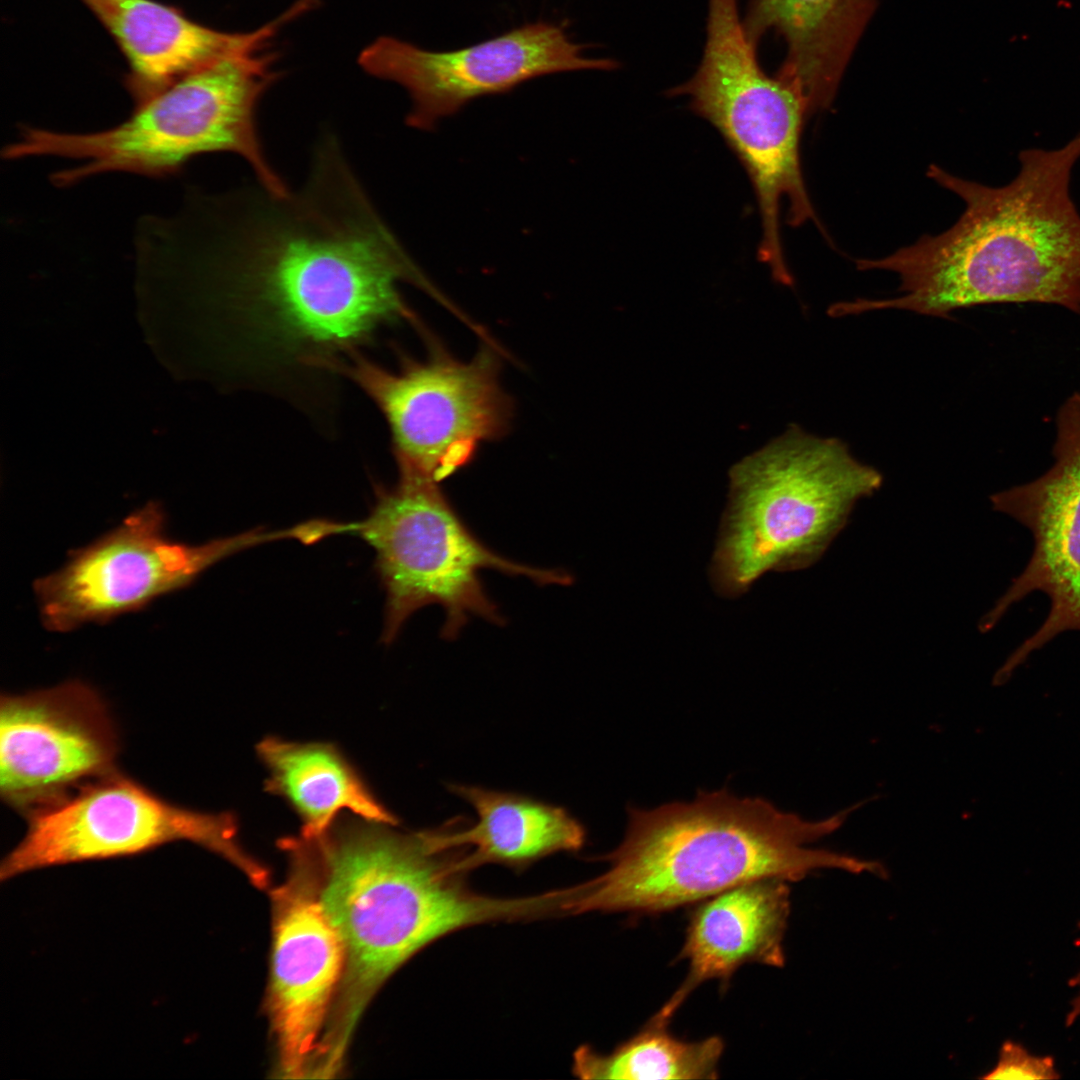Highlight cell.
Masks as SVG:
<instances>
[{"label":"cell","instance_id":"obj_1","mask_svg":"<svg viewBox=\"0 0 1080 1080\" xmlns=\"http://www.w3.org/2000/svg\"><path fill=\"white\" fill-rule=\"evenodd\" d=\"M152 243L163 265L196 277L228 314L247 386L294 399L380 328L416 321L401 282L431 287L331 135L298 191L191 190L158 217Z\"/></svg>","mask_w":1080,"mask_h":1080},{"label":"cell","instance_id":"obj_2","mask_svg":"<svg viewBox=\"0 0 1080 1080\" xmlns=\"http://www.w3.org/2000/svg\"><path fill=\"white\" fill-rule=\"evenodd\" d=\"M1080 133L1055 150L1019 153L1017 176L1001 187L959 178L937 165L928 176L965 203L948 230L925 235L878 259H857L861 271L886 270L900 295L847 301L848 315L903 309L951 318L958 308L1045 303L1080 312V214L1070 196Z\"/></svg>","mask_w":1080,"mask_h":1080},{"label":"cell","instance_id":"obj_3","mask_svg":"<svg viewBox=\"0 0 1080 1080\" xmlns=\"http://www.w3.org/2000/svg\"><path fill=\"white\" fill-rule=\"evenodd\" d=\"M362 817L337 818L316 833L279 841L313 880L345 950L342 1032L369 997L413 955L470 926L553 916L552 891L496 898L466 883L462 848L438 850L425 830Z\"/></svg>","mask_w":1080,"mask_h":1080},{"label":"cell","instance_id":"obj_4","mask_svg":"<svg viewBox=\"0 0 1080 1080\" xmlns=\"http://www.w3.org/2000/svg\"><path fill=\"white\" fill-rule=\"evenodd\" d=\"M861 803L806 820L760 797L727 790L689 802L631 808L608 868L574 886L570 914L658 913L759 879L800 881L819 869L883 876L874 861L807 847L838 830Z\"/></svg>","mask_w":1080,"mask_h":1080},{"label":"cell","instance_id":"obj_5","mask_svg":"<svg viewBox=\"0 0 1080 1080\" xmlns=\"http://www.w3.org/2000/svg\"><path fill=\"white\" fill-rule=\"evenodd\" d=\"M268 42H255L181 77L111 128L77 133L23 126L2 156L81 160L51 175L56 187L65 188L112 172L169 177L196 156L229 152L246 160L268 190L286 194L255 124L257 103L279 76Z\"/></svg>","mask_w":1080,"mask_h":1080},{"label":"cell","instance_id":"obj_6","mask_svg":"<svg viewBox=\"0 0 1080 1080\" xmlns=\"http://www.w3.org/2000/svg\"><path fill=\"white\" fill-rule=\"evenodd\" d=\"M882 481L843 441L790 425L729 471L728 502L709 568L715 592L735 598L766 572L811 566L854 504Z\"/></svg>","mask_w":1080,"mask_h":1080},{"label":"cell","instance_id":"obj_7","mask_svg":"<svg viewBox=\"0 0 1080 1080\" xmlns=\"http://www.w3.org/2000/svg\"><path fill=\"white\" fill-rule=\"evenodd\" d=\"M327 530L328 535L356 534L373 547L386 591L385 642L429 604L444 609L441 636L447 640L458 636L470 616L504 624L481 581L483 569L525 576L539 585L573 582L564 570L533 567L495 553L470 531L439 483L416 475L399 473L395 486L377 487L376 503L364 520L328 522Z\"/></svg>","mask_w":1080,"mask_h":1080},{"label":"cell","instance_id":"obj_8","mask_svg":"<svg viewBox=\"0 0 1080 1080\" xmlns=\"http://www.w3.org/2000/svg\"><path fill=\"white\" fill-rule=\"evenodd\" d=\"M25 816L23 839L1 863L2 881L44 867L128 857L187 841L222 856L256 886L268 882L266 868L239 843L232 813L177 805L117 770Z\"/></svg>","mask_w":1080,"mask_h":1080},{"label":"cell","instance_id":"obj_9","mask_svg":"<svg viewBox=\"0 0 1080 1080\" xmlns=\"http://www.w3.org/2000/svg\"><path fill=\"white\" fill-rule=\"evenodd\" d=\"M499 369L488 346L462 362L433 345L427 360L405 358L396 371L359 352L334 371L357 384L384 416L399 473L440 483L469 465L482 443L507 432L512 402Z\"/></svg>","mask_w":1080,"mask_h":1080},{"label":"cell","instance_id":"obj_10","mask_svg":"<svg viewBox=\"0 0 1080 1080\" xmlns=\"http://www.w3.org/2000/svg\"><path fill=\"white\" fill-rule=\"evenodd\" d=\"M165 520L160 505L149 503L38 579L34 589L45 626L67 632L137 611L191 584L221 559L269 539L256 532L189 545L166 535Z\"/></svg>","mask_w":1080,"mask_h":1080},{"label":"cell","instance_id":"obj_11","mask_svg":"<svg viewBox=\"0 0 1080 1080\" xmlns=\"http://www.w3.org/2000/svg\"><path fill=\"white\" fill-rule=\"evenodd\" d=\"M560 25L526 24L475 45L435 52L393 37H381L362 51L361 67L404 87L412 107L407 122L433 127L469 101L503 93L533 78L575 70L612 71V58H588Z\"/></svg>","mask_w":1080,"mask_h":1080},{"label":"cell","instance_id":"obj_12","mask_svg":"<svg viewBox=\"0 0 1080 1080\" xmlns=\"http://www.w3.org/2000/svg\"><path fill=\"white\" fill-rule=\"evenodd\" d=\"M1054 463L1039 478L991 496L993 509L1027 527L1034 539L1028 564L982 618L992 629L1030 593H1045L1050 611L1041 627L1009 656L997 675L1008 680L1034 651L1070 630H1080V393L1060 407Z\"/></svg>","mask_w":1080,"mask_h":1080},{"label":"cell","instance_id":"obj_13","mask_svg":"<svg viewBox=\"0 0 1080 1080\" xmlns=\"http://www.w3.org/2000/svg\"><path fill=\"white\" fill-rule=\"evenodd\" d=\"M119 741L102 696L74 680L0 698V794L24 815L114 770Z\"/></svg>","mask_w":1080,"mask_h":1080},{"label":"cell","instance_id":"obj_14","mask_svg":"<svg viewBox=\"0 0 1080 1080\" xmlns=\"http://www.w3.org/2000/svg\"><path fill=\"white\" fill-rule=\"evenodd\" d=\"M289 864L288 878L275 894L270 1002L282 1071L300 1077L344 976L346 958L315 883L301 867Z\"/></svg>","mask_w":1080,"mask_h":1080},{"label":"cell","instance_id":"obj_15","mask_svg":"<svg viewBox=\"0 0 1080 1080\" xmlns=\"http://www.w3.org/2000/svg\"><path fill=\"white\" fill-rule=\"evenodd\" d=\"M787 883L773 878L750 881L698 905L679 954L688 962L687 977L652 1019L668 1024L698 985L710 979L727 980L744 964L784 965L783 939L790 910Z\"/></svg>","mask_w":1080,"mask_h":1080},{"label":"cell","instance_id":"obj_16","mask_svg":"<svg viewBox=\"0 0 1080 1080\" xmlns=\"http://www.w3.org/2000/svg\"><path fill=\"white\" fill-rule=\"evenodd\" d=\"M110 32L129 64L125 85L136 105L181 77L236 50L272 38L284 15L248 33H226L154 0H81Z\"/></svg>","mask_w":1080,"mask_h":1080},{"label":"cell","instance_id":"obj_17","mask_svg":"<svg viewBox=\"0 0 1080 1080\" xmlns=\"http://www.w3.org/2000/svg\"><path fill=\"white\" fill-rule=\"evenodd\" d=\"M877 0H750L743 24L758 46L768 33L785 44L776 76L792 86L807 114L833 102Z\"/></svg>","mask_w":1080,"mask_h":1080},{"label":"cell","instance_id":"obj_18","mask_svg":"<svg viewBox=\"0 0 1080 1080\" xmlns=\"http://www.w3.org/2000/svg\"><path fill=\"white\" fill-rule=\"evenodd\" d=\"M449 789L474 808L477 821L472 826L453 823L425 831L436 849H465L467 871L484 864L522 870L549 855L577 851L585 843L584 827L564 808L476 786Z\"/></svg>","mask_w":1080,"mask_h":1080},{"label":"cell","instance_id":"obj_19","mask_svg":"<svg viewBox=\"0 0 1080 1080\" xmlns=\"http://www.w3.org/2000/svg\"><path fill=\"white\" fill-rule=\"evenodd\" d=\"M257 753L269 773L266 790L287 800L302 819L301 832L326 829L344 810L397 825L396 816L335 746L268 737L257 745Z\"/></svg>","mask_w":1080,"mask_h":1080},{"label":"cell","instance_id":"obj_20","mask_svg":"<svg viewBox=\"0 0 1080 1080\" xmlns=\"http://www.w3.org/2000/svg\"><path fill=\"white\" fill-rule=\"evenodd\" d=\"M667 1025L648 1024L608 1054L583 1046L573 1056V1072L582 1079H715L723 1041L712 1036L684 1041Z\"/></svg>","mask_w":1080,"mask_h":1080},{"label":"cell","instance_id":"obj_21","mask_svg":"<svg viewBox=\"0 0 1080 1080\" xmlns=\"http://www.w3.org/2000/svg\"><path fill=\"white\" fill-rule=\"evenodd\" d=\"M1054 1060L1029 1053L1021 1045L1006 1041L995 1067L983 1079H1055L1059 1078Z\"/></svg>","mask_w":1080,"mask_h":1080},{"label":"cell","instance_id":"obj_22","mask_svg":"<svg viewBox=\"0 0 1080 1080\" xmlns=\"http://www.w3.org/2000/svg\"><path fill=\"white\" fill-rule=\"evenodd\" d=\"M1080 928V924H1079ZM1070 986L1077 989V993L1071 1002V1007L1066 1016V1025H1072L1080 1017V969L1071 979Z\"/></svg>","mask_w":1080,"mask_h":1080}]
</instances>
